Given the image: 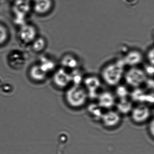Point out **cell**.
Masks as SVG:
<instances>
[{"label":"cell","instance_id":"1","mask_svg":"<svg viewBox=\"0 0 154 154\" xmlns=\"http://www.w3.org/2000/svg\"><path fill=\"white\" fill-rule=\"evenodd\" d=\"M125 67L121 58L109 62L101 70V79L107 85L116 87L123 79Z\"/></svg>","mask_w":154,"mask_h":154},{"label":"cell","instance_id":"2","mask_svg":"<svg viewBox=\"0 0 154 154\" xmlns=\"http://www.w3.org/2000/svg\"><path fill=\"white\" fill-rule=\"evenodd\" d=\"M66 90L65 100L70 108L81 109L87 103L89 97L82 85H71Z\"/></svg>","mask_w":154,"mask_h":154},{"label":"cell","instance_id":"3","mask_svg":"<svg viewBox=\"0 0 154 154\" xmlns=\"http://www.w3.org/2000/svg\"><path fill=\"white\" fill-rule=\"evenodd\" d=\"M147 78L143 69L138 66L129 67L125 71L123 76L126 83L133 89L141 87Z\"/></svg>","mask_w":154,"mask_h":154},{"label":"cell","instance_id":"4","mask_svg":"<svg viewBox=\"0 0 154 154\" xmlns=\"http://www.w3.org/2000/svg\"><path fill=\"white\" fill-rule=\"evenodd\" d=\"M130 114L132 121L137 124H144L151 119V109L148 105L144 103H138L133 106Z\"/></svg>","mask_w":154,"mask_h":154},{"label":"cell","instance_id":"5","mask_svg":"<svg viewBox=\"0 0 154 154\" xmlns=\"http://www.w3.org/2000/svg\"><path fill=\"white\" fill-rule=\"evenodd\" d=\"M38 36L37 29L35 25L30 23L21 25L18 31V38L23 45H31Z\"/></svg>","mask_w":154,"mask_h":154},{"label":"cell","instance_id":"6","mask_svg":"<svg viewBox=\"0 0 154 154\" xmlns=\"http://www.w3.org/2000/svg\"><path fill=\"white\" fill-rule=\"evenodd\" d=\"M82 83L88 94L89 99H96L101 86L100 78L95 75H88L84 77Z\"/></svg>","mask_w":154,"mask_h":154},{"label":"cell","instance_id":"7","mask_svg":"<svg viewBox=\"0 0 154 154\" xmlns=\"http://www.w3.org/2000/svg\"><path fill=\"white\" fill-rule=\"evenodd\" d=\"M53 81L57 88L66 89L72 85L70 71L62 67L58 68L54 73Z\"/></svg>","mask_w":154,"mask_h":154},{"label":"cell","instance_id":"8","mask_svg":"<svg viewBox=\"0 0 154 154\" xmlns=\"http://www.w3.org/2000/svg\"><path fill=\"white\" fill-rule=\"evenodd\" d=\"M131 100L133 102L138 103H144L147 105L153 104L154 103V94L153 92L147 91H146L139 88H135L130 93Z\"/></svg>","mask_w":154,"mask_h":154},{"label":"cell","instance_id":"9","mask_svg":"<svg viewBox=\"0 0 154 154\" xmlns=\"http://www.w3.org/2000/svg\"><path fill=\"white\" fill-rule=\"evenodd\" d=\"M121 58L126 66L134 67L138 66L141 63L144 59V55L140 50L131 49L126 51Z\"/></svg>","mask_w":154,"mask_h":154},{"label":"cell","instance_id":"10","mask_svg":"<svg viewBox=\"0 0 154 154\" xmlns=\"http://www.w3.org/2000/svg\"><path fill=\"white\" fill-rule=\"evenodd\" d=\"M100 120L105 128H114L120 124L121 115L116 110H108L103 112Z\"/></svg>","mask_w":154,"mask_h":154},{"label":"cell","instance_id":"11","mask_svg":"<svg viewBox=\"0 0 154 154\" xmlns=\"http://www.w3.org/2000/svg\"><path fill=\"white\" fill-rule=\"evenodd\" d=\"M96 99L97 104L103 110L111 109L116 104L115 94L109 91L99 93Z\"/></svg>","mask_w":154,"mask_h":154},{"label":"cell","instance_id":"12","mask_svg":"<svg viewBox=\"0 0 154 154\" xmlns=\"http://www.w3.org/2000/svg\"><path fill=\"white\" fill-rule=\"evenodd\" d=\"M32 9L38 16L49 14L54 7V0H34Z\"/></svg>","mask_w":154,"mask_h":154},{"label":"cell","instance_id":"13","mask_svg":"<svg viewBox=\"0 0 154 154\" xmlns=\"http://www.w3.org/2000/svg\"><path fill=\"white\" fill-rule=\"evenodd\" d=\"M61 67L69 70H74L79 68V62L78 57L73 54L67 53L65 54L62 57L60 60Z\"/></svg>","mask_w":154,"mask_h":154},{"label":"cell","instance_id":"14","mask_svg":"<svg viewBox=\"0 0 154 154\" xmlns=\"http://www.w3.org/2000/svg\"><path fill=\"white\" fill-rule=\"evenodd\" d=\"M115 106L117 109L116 111L121 115H127L130 113L134 106L132 102L128 98L119 99V101L116 102Z\"/></svg>","mask_w":154,"mask_h":154},{"label":"cell","instance_id":"15","mask_svg":"<svg viewBox=\"0 0 154 154\" xmlns=\"http://www.w3.org/2000/svg\"><path fill=\"white\" fill-rule=\"evenodd\" d=\"M31 49L35 53H41L47 47V41L45 38L38 36L31 43Z\"/></svg>","mask_w":154,"mask_h":154},{"label":"cell","instance_id":"16","mask_svg":"<svg viewBox=\"0 0 154 154\" xmlns=\"http://www.w3.org/2000/svg\"><path fill=\"white\" fill-rule=\"evenodd\" d=\"M28 0H19L17 4L14 9V11L16 15L19 17H24L25 15L29 11V4L28 3Z\"/></svg>","mask_w":154,"mask_h":154},{"label":"cell","instance_id":"17","mask_svg":"<svg viewBox=\"0 0 154 154\" xmlns=\"http://www.w3.org/2000/svg\"><path fill=\"white\" fill-rule=\"evenodd\" d=\"M88 111L89 114L96 119L100 120L104 112L103 109L97 104V103H92L90 104L88 107Z\"/></svg>","mask_w":154,"mask_h":154},{"label":"cell","instance_id":"18","mask_svg":"<svg viewBox=\"0 0 154 154\" xmlns=\"http://www.w3.org/2000/svg\"><path fill=\"white\" fill-rule=\"evenodd\" d=\"M70 71L72 85H81L82 83L84 77L80 68Z\"/></svg>","mask_w":154,"mask_h":154},{"label":"cell","instance_id":"19","mask_svg":"<svg viewBox=\"0 0 154 154\" xmlns=\"http://www.w3.org/2000/svg\"><path fill=\"white\" fill-rule=\"evenodd\" d=\"M115 87V95L119 98V99L128 98L130 92L129 91L128 89L127 86L119 84Z\"/></svg>","mask_w":154,"mask_h":154},{"label":"cell","instance_id":"20","mask_svg":"<svg viewBox=\"0 0 154 154\" xmlns=\"http://www.w3.org/2000/svg\"><path fill=\"white\" fill-rule=\"evenodd\" d=\"M42 70L46 73L52 71L55 66L54 62L48 57H43L41 64L39 65Z\"/></svg>","mask_w":154,"mask_h":154},{"label":"cell","instance_id":"21","mask_svg":"<svg viewBox=\"0 0 154 154\" xmlns=\"http://www.w3.org/2000/svg\"><path fill=\"white\" fill-rule=\"evenodd\" d=\"M8 29L2 23H0V46L5 45L9 38Z\"/></svg>","mask_w":154,"mask_h":154},{"label":"cell","instance_id":"22","mask_svg":"<svg viewBox=\"0 0 154 154\" xmlns=\"http://www.w3.org/2000/svg\"><path fill=\"white\" fill-rule=\"evenodd\" d=\"M146 57L147 61V63L154 66V48L153 47L150 48L148 50L146 54Z\"/></svg>","mask_w":154,"mask_h":154},{"label":"cell","instance_id":"23","mask_svg":"<svg viewBox=\"0 0 154 154\" xmlns=\"http://www.w3.org/2000/svg\"><path fill=\"white\" fill-rule=\"evenodd\" d=\"M143 69L148 77H151L153 76L154 66L147 63Z\"/></svg>","mask_w":154,"mask_h":154},{"label":"cell","instance_id":"24","mask_svg":"<svg viewBox=\"0 0 154 154\" xmlns=\"http://www.w3.org/2000/svg\"><path fill=\"white\" fill-rule=\"evenodd\" d=\"M148 91H153L154 89V81L151 77H148L144 84Z\"/></svg>","mask_w":154,"mask_h":154},{"label":"cell","instance_id":"25","mask_svg":"<svg viewBox=\"0 0 154 154\" xmlns=\"http://www.w3.org/2000/svg\"><path fill=\"white\" fill-rule=\"evenodd\" d=\"M149 124L148 125V132L149 135L151 138H153L154 136V119H150L149 121Z\"/></svg>","mask_w":154,"mask_h":154}]
</instances>
